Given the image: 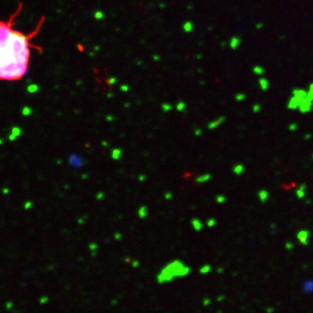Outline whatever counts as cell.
Listing matches in <instances>:
<instances>
[{
  "label": "cell",
  "instance_id": "cell-1",
  "mask_svg": "<svg viewBox=\"0 0 313 313\" xmlns=\"http://www.w3.org/2000/svg\"><path fill=\"white\" fill-rule=\"evenodd\" d=\"M12 22L0 21V80L22 78L28 69L30 59V39L12 29Z\"/></svg>",
  "mask_w": 313,
  "mask_h": 313
},
{
  "label": "cell",
  "instance_id": "cell-2",
  "mask_svg": "<svg viewBox=\"0 0 313 313\" xmlns=\"http://www.w3.org/2000/svg\"><path fill=\"white\" fill-rule=\"evenodd\" d=\"M190 268L185 266V264L178 260H175L168 264L159 274L158 282L159 283H164L166 282H171L176 277H182L189 274Z\"/></svg>",
  "mask_w": 313,
  "mask_h": 313
},
{
  "label": "cell",
  "instance_id": "cell-3",
  "mask_svg": "<svg viewBox=\"0 0 313 313\" xmlns=\"http://www.w3.org/2000/svg\"><path fill=\"white\" fill-rule=\"evenodd\" d=\"M313 108V102L311 100H310L308 98V96L301 103V104L299 105L298 107V110L300 111V113L302 114H306L308 112H310Z\"/></svg>",
  "mask_w": 313,
  "mask_h": 313
},
{
  "label": "cell",
  "instance_id": "cell-4",
  "mask_svg": "<svg viewBox=\"0 0 313 313\" xmlns=\"http://www.w3.org/2000/svg\"><path fill=\"white\" fill-rule=\"evenodd\" d=\"M292 96H294L297 101L299 102V105L301 104V103L308 96V92L307 91H305L304 89L302 88H295L292 90Z\"/></svg>",
  "mask_w": 313,
  "mask_h": 313
},
{
  "label": "cell",
  "instance_id": "cell-5",
  "mask_svg": "<svg viewBox=\"0 0 313 313\" xmlns=\"http://www.w3.org/2000/svg\"><path fill=\"white\" fill-rule=\"evenodd\" d=\"M241 43H242V39L239 37L234 36V37L231 38L230 42H229V45L232 50H237L240 46Z\"/></svg>",
  "mask_w": 313,
  "mask_h": 313
},
{
  "label": "cell",
  "instance_id": "cell-6",
  "mask_svg": "<svg viewBox=\"0 0 313 313\" xmlns=\"http://www.w3.org/2000/svg\"><path fill=\"white\" fill-rule=\"evenodd\" d=\"M298 107H299V102L297 101V99L294 96H291L290 97L289 101H288L287 108L289 110L295 111V110H298Z\"/></svg>",
  "mask_w": 313,
  "mask_h": 313
},
{
  "label": "cell",
  "instance_id": "cell-7",
  "mask_svg": "<svg viewBox=\"0 0 313 313\" xmlns=\"http://www.w3.org/2000/svg\"><path fill=\"white\" fill-rule=\"evenodd\" d=\"M257 198H258V199L260 200V202L265 203V202L269 199V198H270V193H269V192H268L267 190H265V189H261V190L258 191V192H257Z\"/></svg>",
  "mask_w": 313,
  "mask_h": 313
},
{
  "label": "cell",
  "instance_id": "cell-8",
  "mask_svg": "<svg viewBox=\"0 0 313 313\" xmlns=\"http://www.w3.org/2000/svg\"><path fill=\"white\" fill-rule=\"evenodd\" d=\"M258 85L262 91H265L270 88V81L266 78L262 77L258 79Z\"/></svg>",
  "mask_w": 313,
  "mask_h": 313
},
{
  "label": "cell",
  "instance_id": "cell-9",
  "mask_svg": "<svg viewBox=\"0 0 313 313\" xmlns=\"http://www.w3.org/2000/svg\"><path fill=\"white\" fill-rule=\"evenodd\" d=\"M224 121H225V117H220L218 118L217 120H214V121L211 122V123L208 124V128L211 129V130H213V129L217 128L218 125H220L221 124H223Z\"/></svg>",
  "mask_w": 313,
  "mask_h": 313
},
{
  "label": "cell",
  "instance_id": "cell-10",
  "mask_svg": "<svg viewBox=\"0 0 313 313\" xmlns=\"http://www.w3.org/2000/svg\"><path fill=\"white\" fill-rule=\"evenodd\" d=\"M252 71L254 74L257 75V76H264V73H265V70L263 66L259 65H255L253 68H252Z\"/></svg>",
  "mask_w": 313,
  "mask_h": 313
},
{
  "label": "cell",
  "instance_id": "cell-11",
  "mask_svg": "<svg viewBox=\"0 0 313 313\" xmlns=\"http://www.w3.org/2000/svg\"><path fill=\"white\" fill-rule=\"evenodd\" d=\"M233 172L236 175H241L244 172V165L242 164H237L233 167Z\"/></svg>",
  "mask_w": 313,
  "mask_h": 313
},
{
  "label": "cell",
  "instance_id": "cell-12",
  "mask_svg": "<svg viewBox=\"0 0 313 313\" xmlns=\"http://www.w3.org/2000/svg\"><path fill=\"white\" fill-rule=\"evenodd\" d=\"M183 29L185 32H191L194 29V25L192 21H186L183 25Z\"/></svg>",
  "mask_w": 313,
  "mask_h": 313
},
{
  "label": "cell",
  "instance_id": "cell-13",
  "mask_svg": "<svg viewBox=\"0 0 313 313\" xmlns=\"http://www.w3.org/2000/svg\"><path fill=\"white\" fill-rule=\"evenodd\" d=\"M211 174H204V175H202V176H199L197 179H196V181L198 182V183H205V182H207V181H209L210 179H211Z\"/></svg>",
  "mask_w": 313,
  "mask_h": 313
},
{
  "label": "cell",
  "instance_id": "cell-14",
  "mask_svg": "<svg viewBox=\"0 0 313 313\" xmlns=\"http://www.w3.org/2000/svg\"><path fill=\"white\" fill-rule=\"evenodd\" d=\"M192 225H193V227H194V229H195L196 231H200V230L203 228L202 223L200 222V220H198V219H197V218H194V219L192 220Z\"/></svg>",
  "mask_w": 313,
  "mask_h": 313
},
{
  "label": "cell",
  "instance_id": "cell-15",
  "mask_svg": "<svg viewBox=\"0 0 313 313\" xmlns=\"http://www.w3.org/2000/svg\"><path fill=\"white\" fill-rule=\"evenodd\" d=\"M121 155H122V151L119 149H115L112 150L111 158L115 160H118L121 158Z\"/></svg>",
  "mask_w": 313,
  "mask_h": 313
},
{
  "label": "cell",
  "instance_id": "cell-16",
  "mask_svg": "<svg viewBox=\"0 0 313 313\" xmlns=\"http://www.w3.org/2000/svg\"><path fill=\"white\" fill-rule=\"evenodd\" d=\"M138 215L141 218H143L147 216V208L145 206H142L140 207V209L138 210Z\"/></svg>",
  "mask_w": 313,
  "mask_h": 313
},
{
  "label": "cell",
  "instance_id": "cell-17",
  "mask_svg": "<svg viewBox=\"0 0 313 313\" xmlns=\"http://www.w3.org/2000/svg\"><path fill=\"white\" fill-rule=\"evenodd\" d=\"M307 92H308V98L313 102V82L310 84Z\"/></svg>",
  "mask_w": 313,
  "mask_h": 313
},
{
  "label": "cell",
  "instance_id": "cell-18",
  "mask_svg": "<svg viewBox=\"0 0 313 313\" xmlns=\"http://www.w3.org/2000/svg\"><path fill=\"white\" fill-rule=\"evenodd\" d=\"M245 97H246L245 94L241 93V92L237 93V94L235 95V99H236L237 101H238V102H242V101H244V100L245 99Z\"/></svg>",
  "mask_w": 313,
  "mask_h": 313
},
{
  "label": "cell",
  "instance_id": "cell-19",
  "mask_svg": "<svg viewBox=\"0 0 313 313\" xmlns=\"http://www.w3.org/2000/svg\"><path fill=\"white\" fill-rule=\"evenodd\" d=\"M296 196L297 197V198H299V199H302V198H303L304 197H305V192L304 191H302V190H300V189H297V191H296Z\"/></svg>",
  "mask_w": 313,
  "mask_h": 313
},
{
  "label": "cell",
  "instance_id": "cell-20",
  "mask_svg": "<svg viewBox=\"0 0 313 313\" xmlns=\"http://www.w3.org/2000/svg\"><path fill=\"white\" fill-rule=\"evenodd\" d=\"M94 17H95V19H97V20H101V19H103L104 18V12H103L98 11V12H95Z\"/></svg>",
  "mask_w": 313,
  "mask_h": 313
},
{
  "label": "cell",
  "instance_id": "cell-21",
  "mask_svg": "<svg viewBox=\"0 0 313 313\" xmlns=\"http://www.w3.org/2000/svg\"><path fill=\"white\" fill-rule=\"evenodd\" d=\"M216 200L218 204H223V203L226 202V197L224 195H218V196H217Z\"/></svg>",
  "mask_w": 313,
  "mask_h": 313
},
{
  "label": "cell",
  "instance_id": "cell-22",
  "mask_svg": "<svg viewBox=\"0 0 313 313\" xmlns=\"http://www.w3.org/2000/svg\"><path fill=\"white\" fill-rule=\"evenodd\" d=\"M261 110H262V106L259 104H255L252 106V111H253L254 113H258V112L261 111Z\"/></svg>",
  "mask_w": 313,
  "mask_h": 313
},
{
  "label": "cell",
  "instance_id": "cell-23",
  "mask_svg": "<svg viewBox=\"0 0 313 313\" xmlns=\"http://www.w3.org/2000/svg\"><path fill=\"white\" fill-rule=\"evenodd\" d=\"M288 128H289L290 131H295L298 129V124L297 123H291V124H290Z\"/></svg>",
  "mask_w": 313,
  "mask_h": 313
},
{
  "label": "cell",
  "instance_id": "cell-24",
  "mask_svg": "<svg viewBox=\"0 0 313 313\" xmlns=\"http://www.w3.org/2000/svg\"><path fill=\"white\" fill-rule=\"evenodd\" d=\"M172 105L169 104H164L162 105V109L164 110V111H170L172 110Z\"/></svg>",
  "mask_w": 313,
  "mask_h": 313
},
{
  "label": "cell",
  "instance_id": "cell-25",
  "mask_svg": "<svg viewBox=\"0 0 313 313\" xmlns=\"http://www.w3.org/2000/svg\"><path fill=\"white\" fill-rule=\"evenodd\" d=\"M185 108V103H183V102L178 103V105H177V109H178V111H184Z\"/></svg>",
  "mask_w": 313,
  "mask_h": 313
},
{
  "label": "cell",
  "instance_id": "cell-26",
  "mask_svg": "<svg viewBox=\"0 0 313 313\" xmlns=\"http://www.w3.org/2000/svg\"><path fill=\"white\" fill-rule=\"evenodd\" d=\"M255 27L257 30H261L262 28H264V24L262 22H257V24H256Z\"/></svg>",
  "mask_w": 313,
  "mask_h": 313
},
{
  "label": "cell",
  "instance_id": "cell-27",
  "mask_svg": "<svg viewBox=\"0 0 313 313\" xmlns=\"http://www.w3.org/2000/svg\"><path fill=\"white\" fill-rule=\"evenodd\" d=\"M215 224H216V220L213 219V218L208 220V222H207V224H208L209 226H213V225H215Z\"/></svg>",
  "mask_w": 313,
  "mask_h": 313
},
{
  "label": "cell",
  "instance_id": "cell-28",
  "mask_svg": "<svg viewBox=\"0 0 313 313\" xmlns=\"http://www.w3.org/2000/svg\"><path fill=\"white\" fill-rule=\"evenodd\" d=\"M306 188H307V185H306V184H301L300 185H299V187H298V189H300V190H302V191H306Z\"/></svg>",
  "mask_w": 313,
  "mask_h": 313
},
{
  "label": "cell",
  "instance_id": "cell-29",
  "mask_svg": "<svg viewBox=\"0 0 313 313\" xmlns=\"http://www.w3.org/2000/svg\"><path fill=\"white\" fill-rule=\"evenodd\" d=\"M304 139L305 140H310V139H311V137H312V135L310 134V133H307V134H305L304 135Z\"/></svg>",
  "mask_w": 313,
  "mask_h": 313
},
{
  "label": "cell",
  "instance_id": "cell-30",
  "mask_svg": "<svg viewBox=\"0 0 313 313\" xmlns=\"http://www.w3.org/2000/svg\"><path fill=\"white\" fill-rule=\"evenodd\" d=\"M120 89H121L122 91H127L129 90V87H128L127 85H122Z\"/></svg>",
  "mask_w": 313,
  "mask_h": 313
},
{
  "label": "cell",
  "instance_id": "cell-31",
  "mask_svg": "<svg viewBox=\"0 0 313 313\" xmlns=\"http://www.w3.org/2000/svg\"><path fill=\"white\" fill-rule=\"evenodd\" d=\"M115 81H116V78H111V79L109 80V82H110V84H113L115 83Z\"/></svg>",
  "mask_w": 313,
  "mask_h": 313
},
{
  "label": "cell",
  "instance_id": "cell-32",
  "mask_svg": "<svg viewBox=\"0 0 313 313\" xmlns=\"http://www.w3.org/2000/svg\"><path fill=\"white\" fill-rule=\"evenodd\" d=\"M172 197V195L171 193H168V194L166 193V194H165V198H171Z\"/></svg>",
  "mask_w": 313,
  "mask_h": 313
},
{
  "label": "cell",
  "instance_id": "cell-33",
  "mask_svg": "<svg viewBox=\"0 0 313 313\" xmlns=\"http://www.w3.org/2000/svg\"><path fill=\"white\" fill-rule=\"evenodd\" d=\"M197 132H196V135H200L201 134V130H196Z\"/></svg>",
  "mask_w": 313,
  "mask_h": 313
},
{
  "label": "cell",
  "instance_id": "cell-34",
  "mask_svg": "<svg viewBox=\"0 0 313 313\" xmlns=\"http://www.w3.org/2000/svg\"><path fill=\"white\" fill-rule=\"evenodd\" d=\"M312 159H313V155H312Z\"/></svg>",
  "mask_w": 313,
  "mask_h": 313
}]
</instances>
